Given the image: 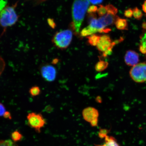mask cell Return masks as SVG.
Returning <instances> with one entry per match:
<instances>
[{
    "label": "cell",
    "mask_w": 146,
    "mask_h": 146,
    "mask_svg": "<svg viewBox=\"0 0 146 146\" xmlns=\"http://www.w3.org/2000/svg\"><path fill=\"white\" fill-rule=\"evenodd\" d=\"M46 1V0H34V1H36L37 3L42 2Z\"/></svg>",
    "instance_id": "cell-37"
},
{
    "label": "cell",
    "mask_w": 146,
    "mask_h": 146,
    "mask_svg": "<svg viewBox=\"0 0 146 146\" xmlns=\"http://www.w3.org/2000/svg\"><path fill=\"white\" fill-rule=\"evenodd\" d=\"M108 62L100 60L96 64L95 69L97 72H102L106 70L108 67Z\"/></svg>",
    "instance_id": "cell-14"
},
{
    "label": "cell",
    "mask_w": 146,
    "mask_h": 146,
    "mask_svg": "<svg viewBox=\"0 0 146 146\" xmlns=\"http://www.w3.org/2000/svg\"><path fill=\"white\" fill-rule=\"evenodd\" d=\"M29 94L33 97L39 96L41 93V89L37 86H35L31 87L29 90Z\"/></svg>",
    "instance_id": "cell-17"
},
{
    "label": "cell",
    "mask_w": 146,
    "mask_h": 146,
    "mask_svg": "<svg viewBox=\"0 0 146 146\" xmlns=\"http://www.w3.org/2000/svg\"><path fill=\"white\" fill-rule=\"evenodd\" d=\"M139 61V56L137 53L132 50L127 51L125 56V61L126 64L134 66Z\"/></svg>",
    "instance_id": "cell-9"
},
{
    "label": "cell",
    "mask_w": 146,
    "mask_h": 146,
    "mask_svg": "<svg viewBox=\"0 0 146 146\" xmlns=\"http://www.w3.org/2000/svg\"><path fill=\"white\" fill-rule=\"evenodd\" d=\"M18 3L6 5L0 13V26L5 29L13 26L17 22L19 16L15 10Z\"/></svg>",
    "instance_id": "cell-2"
},
{
    "label": "cell",
    "mask_w": 146,
    "mask_h": 146,
    "mask_svg": "<svg viewBox=\"0 0 146 146\" xmlns=\"http://www.w3.org/2000/svg\"><path fill=\"white\" fill-rule=\"evenodd\" d=\"M72 38V31L66 30L56 32L53 36L52 41L55 46L63 50L69 46Z\"/></svg>",
    "instance_id": "cell-4"
},
{
    "label": "cell",
    "mask_w": 146,
    "mask_h": 146,
    "mask_svg": "<svg viewBox=\"0 0 146 146\" xmlns=\"http://www.w3.org/2000/svg\"><path fill=\"white\" fill-rule=\"evenodd\" d=\"M105 143L103 145H96L95 146H120L114 137L107 136L104 139Z\"/></svg>",
    "instance_id": "cell-11"
},
{
    "label": "cell",
    "mask_w": 146,
    "mask_h": 146,
    "mask_svg": "<svg viewBox=\"0 0 146 146\" xmlns=\"http://www.w3.org/2000/svg\"><path fill=\"white\" fill-rule=\"evenodd\" d=\"M124 15L125 17L130 18L132 17L133 15V10L131 8L127 9L124 12Z\"/></svg>",
    "instance_id": "cell-26"
},
{
    "label": "cell",
    "mask_w": 146,
    "mask_h": 146,
    "mask_svg": "<svg viewBox=\"0 0 146 146\" xmlns=\"http://www.w3.org/2000/svg\"><path fill=\"white\" fill-rule=\"evenodd\" d=\"M5 67V63L4 59L0 56V76L4 71Z\"/></svg>",
    "instance_id": "cell-24"
},
{
    "label": "cell",
    "mask_w": 146,
    "mask_h": 146,
    "mask_svg": "<svg viewBox=\"0 0 146 146\" xmlns=\"http://www.w3.org/2000/svg\"><path fill=\"white\" fill-rule=\"evenodd\" d=\"M89 2L94 5L100 4L103 2L104 0H88Z\"/></svg>",
    "instance_id": "cell-31"
},
{
    "label": "cell",
    "mask_w": 146,
    "mask_h": 146,
    "mask_svg": "<svg viewBox=\"0 0 146 146\" xmlns=\"http://www.w3.org/2000/svg\"><path fill=\"white\" fill-rule=\"evenodd\" d=\"M6 1L4 0H1L0 1V13L6 7Z\"/></svg>",
    "instance_id": "cell-28"
},
{
    "label": "cell",
    "mask_w": 146,
    "mask_h": 146,
    "mask_svg": "<svg viewBox=\"0 0 146 146\" xmlns=\"http://www.w3.org/2000/svg\"><path fill=\"white\" fill-rule=\"evenodd\" d=\"M106 7L107 9V14L116 15L118 12V10L114 5L111 4H108L106 6Z\"/></svg>",
    "instance_id": "cell-18"
},
{
    "label": "cell",
    "mask_w": 146,
    "mask_h": 146,
    "mask_svg": "<svg viewBox=\"0 0 146 146\" xmlns=\"http://www.w3.org/2000/svg\"><path fill=\"white\" fill-rule=\"evenodd\" d=\"M58 62V60L57 59H54V60H53L52 63L53 64H56Z\"/></svg>",
    "instance_id": "cell-36"
},
{
    "label": "cell",
    "mask_w": 146,
    "mask_h": 146,
    "mask_svg": "<svg viewBox=\"0 0 146 146\" xmlns=\"http://www.w3.org/2000/svg\"><path fill=\"white\" fill-rule=\"evenodd\" d=\"M99 30L94 29L89 26L84 28L81 32V36H89L97 32L100 33Z\"/></svg>",
    "instance_id": "cell-13"
},
{
    "label": "cell",
    "mask_w": 146,
    "mask_h": 146,
    "mask_svg": "<svg viewBox=\"0 0 146 146\" xmlns=\"http://www.w3.org/2000/svg\"><path fill=\"white\" fill-rule=\"evenodd\" d=\"M101 36L94 34L88 36L87 38L88 43L92 46H96L99 42Z\"/></svg>",
    "instance_id": "cell-16"
},
{
    "label": "cell",
    "mask_w": 146,
    "mask_h": 146,
    "mask_svg": "<svg viewBox=\"0 0 146 146\" xmlns=\"http://www.w3.org/2000/svg\"><path fill=\"white\" fill-rule=\"evenodd\" d=\"M133 16L136 19L138 20L141 19L143 14L141 10L137 7L133 10Z\"/></svg>",
    "instance_id": "cell-20"
},
{
    "label": "cell",
    "mask_w": 146,
    "mask_h": 146,
    "mask_svg": "<svg viewBox=\"0 0 146 146\" xmlns=\"http://www.w3.org/2000/svg\"><path fill=\"white\" fill-rule=\"evenodd\" d=\"M0 146H18L15 142L10 140H0Z\"/></svg>",
    "instance_id": "cell-22"
},
{
    "label": "cell",
    "mask_w": 146,
    "mask_h": 146,
    "mask_svg": "<svg viewBox=\"0 0 146 146\" xmlns=\"http://www.w3.org/2000/svg\"><path fill=\"white\" fill-rule=\"evenodd\" d=\"M140 42L139 50L146 56V30L141 36Z\"/></svg>",
    "instance_id": "cell-15"
},
{
    "label": "cell",
    "mask_w": 146,
    "mask_h": 146,
    "mask_svg": "<svg viewBox=\"0 0 146 146\" xmlns=\"http://www.w3.org/2000/svg\"><path fill=\"white\" fill-rule=\"evenodd\" d=\"M11 138L14 142H18L21 140L23 136L19 132L16 131L12 133Z\"/></svg>",
    "instance_id": "cell-21"
},
{
    "label": "cell",
    "mask_w": 146,
    "mask_h": 146,
    "mask_svg": "<svg viewBox=\"0 0 146 146\" xmlns=\"http://www.w3.org/2000/svg\"><path fill=\"white\" fill-rule=\"evenodd\" d=\"M133 81L137 83H143L146 81V63H138L133 66L129 72Z\"/></svg>",
    "instance_id": "cell-6"
},
{
    "label": "cell",
    "mask_w": 146,
    "mask_h": 146,
    "mask_svg": "<svg viewBox=\"0 0 146 146\" xmlns=\"http://www.w3.org/2000/svg\"><path fill=\"white\" fill-rule=\"evenodd\" d=\"M49 25L53 29H54L56 27V24L55 23L54 20L53 19H49L48 20Z\"/></svg>",
    "instance_id": "cell-30"
},
{
    "label": "cell",
    "mask_w": 146,
    "mask_h": 146,
    "mask_svg": "<svg viewBox=\"0 0 146 146\" xmlns=\"http://www.w3.org/2000/svg\"><path fill=\"white\" fill-rule=\"evenodd\" d=\"M115 24L118 30H127L128 23L126 19L119 17L115 22Z\"/></svg>",
    "instance_id": "cell-12"
},
{
    "label": "cell",
    "mask_w": 146,
    "mask_h": 146,
    "mask_svg": "<svg viewBox=\"0 0 146 146\" xmlns=\"http://www.w3.org/2000/svg\"><path fill=\"white\" fill-rule=\"evenodd\" d=\"M119 17L117 16L107 14L98 18V20L102 25L105 28L106 27L114 24Z\"/></svg>",
    "instance_id": "cell-10"
},
{
    "label": "cell",
    "mask_w": 146,
    "mask_h": 146,
    "mask_svg": "<svg viewBox=\"0 0 146 146\" xmlns=\"http://www.w3.org/2000/svg\"><path fill=\"white\" fill-rule=\"evenodd\" d=\"M53 109L51 106H47L45 108L44 110L45 112L48 113H50L53 111Z\"/></svg>",
    "instance_id": "cell-33"
},
{
    "label": "cell",
    "mask_w": 146,
    "mask_h": 146,
    "mask_svg": "<svg viewBox=\"0 0 146 146\" xmlns=\"http://www.w3.org/2000/svg\"><path fill=\"white\" fill-rule=\"evenodd\" d=\"M111 129H106L100 128L98 133V136L100 139H105L106 137L110 132Z\"/></svg>",
    "instance_id": "cell-19"
},
{
    "label": "cell",
    "mask_w": 146,
    "mask_h": 146,
    "mask_svg": "<svg viewBox=\"0 0 146 146\" xmlns=\"http://www.w3.org/2000/svg\"><path fill=\"white\" fill-rule=\"evenodd\" d=\"M97 6L96 5H91L88 9L87 12L88 14H94L97 12L98 10Z\"/></svg>",
    "instance_id": "cell-25"
},
{
    "label": "cell",
    "mask_w": 146,
    "mask_h": 146,
    "mask_svg": "<svg viewBox=\"0 0 146 146\" xmlns=\"http://www.w3.org/2000/svg\"><path fill=\"white\" fill-rule=\"evenodd\" d=\"M97 12L98 15L100 17L105 15L107 13V11L106 6L102 5H99V8L98 9Z\"/></svg>",
    "instance_id": "cell-23"
},
{
    "label": "cell",
    "mask_w": 146,
    "mask_h": 146,
    "mask_svg": "<svg viewBox=\"0 0 146 146\" xmlns=\"http://www.w3.org/2000/svg\"><path fill=\"white\" fill-rule=\"evenodd\" d=\"M142 8L144 12L146 14V0L142 5Z\"/></svg>",
    "instance_id": "cell-35"
},
{
    "label": "cell",
    "mask_w": 146,
    "mask_h": 146,
    "mask_svg": "<svg viewBox=\"0 0 146 146\" xmlns=\"http://www.w3.org/2000/svg\"><path fill=\"white\" fill-rule=\"evenodd\" d=\"M83 117L85 121L90 123L93 120L98 118L99 112L97 109L92 107H88L82 112Z\"/></svg>",
    "instance_id": "cell-8"
},
{
    "label": "cell",
    "mask_w": 146,
    "mask_h": 146,
    "mask_svg": "<svg viewBox=\"0 0 146 146\" xmlns=\"http://www.w3.org/2000/svg\"><path fill=\"white\" fill-rule=\"evenodd\" d=\"M27 117L28 125L38 133L40 132L41 129L46 123V120L40 113H29Z\"/></svg>",
    "instance_id": "cell-5"
},
{
    "label": "cell",
    "mask_w": 146,
    "mask_h": 146,
    "mask_svg": "<svg viewBox=\"0 0 146 146\" xmlns=\"http://www.w3.org/2000/svg\"><path fill=\"white\" fill-rule=\"evenodd\" d=\"M39 70L42 77L45 81L52 82L56 79V70L53 66L48 64H43L40 66Z\"/></svg>",
    "instance_id": "cell-7"
},
{
    "label": "cell",
    "mask_w": 146,
    "mask_h": 146,
    "mask_svg": "<svg viewBox=\"0 0 146 146\" xmlns=\"http://www.w3.org/2000/svg\"><path fill=\"white\" fill-rule=\"evenodd\" d=\"M88 0H74L72 8V27L76 34L79 33L82 23L89 5Z\"/></svg>",
    "instance_id": "cell-1"
},
{
    "label": "cell",
    "mask_w": 146,
    "mask_h": 146,
    "mask_svg": "<svg viewBox=\"0 0 146 146\" xmlns=\"http://www.w3.org/2000/svg\"><path fill=\"white\" fill-rule=\"evenodd\" d=\"M4 118L7 119H11L12 116L10 112L8 111H6L3 115V116Z\"/></svg>",
    "instance_id": "cell-29"
},
{
    "label": "cell",
    "mask_w": 146,
    "mask_h": 146,
    "mask_svg": "<svg viewBox=\"0 0 146 146\" xmlns=\"http://www.w3.org/2000/svg\"><path fill=\"white\" fill-rule=\"evenodd\" d=\"M123 40V38H121L119 39L113 41L108 35L101 36L96 47L102 53V57L106 58L112 54L113 49L115 45Z\"/></svg>",
    "instance_id": "cell-3"
},
{
    "label": "cell",
    "mask_w": 146,
    "mask_h": 146,
    "mask_svg": "<svg viewBox=\"0 0 146 146\" xmlns=\"http://www.w3.org/2000/svg\"><path fill=\"white\" fill-rule=\"evenodd\" d=\"M6 111L4 105L0 102V117L3 116Z\"/></svg>",
    "instance_id": "cell-27"
},
{
    "label": "cell",
    "mask_w": 146,
    "mask_h": 146,
    "mask_svg": "<svg viewBox=\"0 0 146 146\" xmlns=\"http://www.w3.org/2000/svg\"><path fill=\"white\" fill-rule=\"evenodd\" d=\"M98 118L93 120L90 123L91 126L92 127H96L98 125Z\"/></svg>",
    "instance_id": "cell-32"
},
{
    "label": "cell",
    "mask_w": 146,
    "mask_h": 146,
    "mask_svg": "<svg viewBox=\"0 0 146 146\" xmlns=\"http://www.w3.org/2000/svg\"><path fill=\"white\" fill-rule=\"evenodd\" d=\"M96 101L97 103H101L102 102V100L101 97L98 96L97 97L96 99Z\"/></svg>",
    "instance_id": "cell-34"
}]
</instances>
